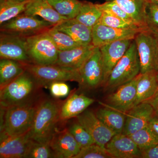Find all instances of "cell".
<instances>
[{
	"label": "cell",
	"mask_w": 158,
	"mask_h": 158,
	"mask_svg": "<svg viewBox=\"0 0 158 158\" xmlns=\"http://www.w3.org/2000/svg\"><path fill=\"white\" fill-rule=\"evenodd\" d=\"M157 78L158 81V69L157 71Z\"/></svg>",
	"instance_id": "cell-46"
},
{
	"label": "cell",
	"mask_w": 158,
	"mask_h": 158,
	"mask_svg": "<svg viewBox=\"0 0 158 158\" xmlns=\"http://www.w3.org/2000/svg\"><path fill=\"white\" fill-rule=\"evenodd\" d=\"M50 37L59 51H65L81 45L68 34L59 31L53 27L47 31Z\"/></svg>",
	"instance_id": "cell-32"
},
{
	"label": "cell",
	"mask_w": 158,
	"mask_h": 158,
	"mask_svg": "<svg viewBox=\"0 0 158 158\" xmlns=\"http://www.w3.org/2000/svg\"><path fill=\"white\" fill-rule=\"evenodd\" d=\"M148 27L153 33H158V4L148 3L146 10Z\"/></svg>",
	"instance_id": "cell-37"
},
{
	"label": "cell",
	"mask_w": 158,
	"mask_h": 158,
	"mask_svg": "<svg viewBox=\"0 0 158 158\" xmlns=\"http://www.w3.org/2000/svg\"><path fill=\"white\" fill-rule=\"evenodd\" d=\"M123 134L130 136L149 124L155 114L151 106L147 102L136 105L126 113Z\"/></svg>",
	"instance_id": "cell-13"
},
{
	"label": "cell",
	"mask_w": 158,
	"mask_h": 158,
	"mask_svg": "<svg viewBox=\"0 0 158 158\" xmlns=\"http://www.w3.org/2000/svg\"><path fill=\"white\" fill-rule=\"evenodd\" d=\"M56 158L50 142H38L33 140L26 158Z\"/></svg>",
	"instance_id": "cell-34"
},
{
	"label": "cell",
	"mask_w": 158,
	"mask_h": 158,
	"mask_svg": "<svg viewBox=\"0 0 158 158\" xmlns=\"http://www.w3.org/2000/svg\"><path fill=\"white\" fill-rule=\"evenodd\" d=\"M141 158H158V144L153 147L141 151Z\"/></svg>",
	"instance_id": "cell-38"
},
{
	"label": "cell",
	"mask_w": 158,
	"mask_h": 158,
	"mask_svg": "<svg viewBox=\"0 0 158 158\" xmlns=\"http://www.w3.org/2000/svg\"><path fill=\"white\" fill-rule=\"evenodd\" d=\"M102 13L98 4L83 1L81 7L75 19L85 25L92 28L98 23Z\"/></svg>",
	"instance_id": "cell-27"
},
{
	"label": "cell",
	"mask_w": 158,
	"mask_h": 158,
	"mask_svg": "<svg viewBox=\"0 0 158 158\" xmlns=\"http://www.w3.org/2000/svg\"><path fill=\"white\" fill-rule=\"evenodd\" d=\"M140 64L134 39L124 56L110 73L103 86L106 91H113L131 81L140 73Z\"/></svg>",
	"instance_id": "cell-4"
},
{
	"label": "cell",
	"mask_w": 158,
	"mask_h": 158,
	"mask_svg": "<svg viewBox=\"0 0 158 158\" xmlns=\"http://www.w3.org/2000/svg\"><path fill=\"white\" fill-rule=\"evenodd\" d=\"M95 47L91 44L81 45L65 51H59L55 64L65 68L80 70L93 52Z\"/></svg>",
	"instance_id": "cell-18"
},
{
	"label": "cell",
	"mask_w": 158,
	"mask_h": 158,
	"mask_svg": "<svg viewBox=\"0 0 158 158\" xmlns=\"http://www.w3.org/2000/svg\"><path fill=\"white\" fill-rule=\"evenodd\" d=\"M42 88L34 77L25 70L23 73L1 88V108L5 109L37 101L42 97Z\"/></svg>",
	"instance_id": "cell-1"
},
{
	"label": "cell",
	"mask_w": 158,
	"mask_h": 158,
	"mask_svg": "<svg viewBox=\"0 0 158 158\" xmlns=\"http://www.w3.org/2000/svg\"><path fill=\"white\" fill-rule=\"evenodd\" d=\"M54 27L68 34L82 45H88L92 42V28L80 23L75 18L65 20L54 26Z\"/></svg>",
	"instance_id": "cell-21"
},
{
	"label": "cell",
	"mask_w": 158,
	"mask_h": 158,
	"mask_svg": "<svg viewBox=\"0 0 158 158\" xmlns=\"http://www.w3.org/2000/svg\"><path fill=\"white\" fill-rule=\"evenodd\" d=\"M116 3L132 20L143 28L149 30L146 22L147 0H105Z\"/></svg>",
	"instance_id": "cell-23"
},
{
	"label": "cell",
	"mask_w": 158,
	"mask_h": 158,
	"mask_svg": "<svg viewBox=\"0 0 158 158\" xmlns=\"http://www.w3.org/2000/svg\"><path fill=\"white\" fill-rule=\"evenodd\" d=\"M129 136L141 151L158 144V136L148 126Z\"/></svg>",
	"instance_id": "cell-30"
},
{
	"label": "cell",
	"mask_w": 158,
	"mask_h": 158,
	"mask_svg": "<svg viewBox=\"0 0 158 158\" xmlns=\"http://www.w3.org/2000/svg\"><path fill=\"white\" fill-rule=\"evenodd\" d=\"M140 74L109 94L106 99V106L125 114L134 107L137 95V84Z\"/></svg>",
	"instance_id": "cell-11"
},
{
	"label": "cell",
	"mask_w": 158,
	"mask_h": 158,
	"mask_svg": "<svg viewBox=\"0 0 158 158\" xmlns=\"http://www.w3.org/2000/svg\"><path fill=\"white\" fill-rule=\"evenodd\" d=\"M154 34L155 35L156 40L157 44V46L158 49V33H155V34Z\"/></svg>",
	"instance_id": "cell-44"
},
{
	"label": "cell",
	"mask_w": 158,
	"mask_h": 158,
	"mask_svg": "<svg viewBox=\"0 0 158 158\" xmlns=\"http://www.w3.org/2000/svg\"><path fill=\"white\" fill-rule=\"evenodd\" d=\"M140 64V73L158 69V49L154 33L150 30L138 32L135 39Z\"/></svg>",
	"instance_id": "cell-8"
},
{
	"label": "cell",
	"mask_w": 158,
	"mask_h": 158,
	"mask_svg": "<svg viewBox=\"0 0 158 158\" xmlns=\"http://www.w3.org/2000/svg\"><path fill=\"white\" fill-rule=\"evenodd\" d=\"M98 23L117 29H130L138 31L149 30L141 27L133 21L123 19L104 12H103Z\"/></svg>",
	"instance_id": "cell-31"
},
{
	"label": "cell",
	"mask_w": 158,
	"mask_h": 158,
	"mask_svg": "<svg viewBox=\"0 0 158 158\" xmlns=\"http://www.w3.org/2000/svg\"><path fill=\"white\" fill-rule=\"evenodd\" d=\"M158 88L156 71L140 74L137 86L135 106L144 102L152 97Z\"/></svg>",
	"instance_id": "cell-25"
},
{
	"label": "cell",
	"mask_w": 158,
	"mask_h": 158,
	"mask_svg": "<svg viewBox=\"0 0 158 158\" xmlns=\"http://www.w3.org/2000/svg\"><path fill=\"white\" fill-rule=\"evenodd\" d=\"M69 93V87L64 81H60V98L64 97L68 95Z\"/></svg>",
	"instance_id": "cell-42"
},
{
	"label": "cell",
	"mask_w": 158,
	"mask_h": 158,
	"mask_svg": "<svg viewBox=\"0 0 158 158\" xmlns=\"http://www.w3.org/2000/svg\"><path fill=\"white\" fill-rule=\"evenodd\" d=\"M31 1L18 2L0 0V25L24 13Z\"/></svg>",
	"instance_id": "cell-28"
},
{
	"label": "cell",
	"mask_w": 158,
	"mask_h": 158,
	"mask_svg": "<svg viewBox=\"0 0 158 158\" xmlns=\"http://www.w3.org/2000/svg\"><path fill=\"white\" fill-rule=\"evenodd\" d=\"M94 100L84 94H71L60 108L59 117L60 121L77 117L87 110L94 102Z\"/></svg>",
	"instance_id": "cell-20"
},
{
	"label": "cell",
	"mask_w": 158,
	"mask_h": 158,
	"mask_svg": "<svg viewBox=\"0 0 158 158\" xmlns=\"http://www.w3.org/2000/svg\"><path fill=\"white\" fill-rule=\"evenodd\" d=\"M33 141L29 131L20 135L1 138L0 158H26Z\"/></svg>",
	"instance_id": "cell-17"
},
{
	"label": "cell",
	"mask_w": 158,
	"mask_h": 158,
	"mask_svg": "<svg viewBox=\"0 0 158 158\" xmlns=\"http://www.w3.org/2000/svg\"><path fill=\"white\" fill-rule=\"evenodd\" d=\"M98 5L103 12L112 15L123 19L133 21L129 15L114 2L112 1H106L104 3L98 4Z\"/></svg>",
	"instance_id": "cell-36"
},
{
	"label": "cell",
	"mask_w": 158,
	"mask_h": 158,
	"mask_svg": "<svg viewBox=\"0 0 158 158\" xmlns=\"http://www.w3.org/2000/svg\"><path fill=\"white\" fill-rule=\"evenodd\" d=\"M56 158H74L81 148L68 128L56 130L50 141Z\"/></svg>",
	"instance_id": "cell-16"
},
{
	"label": "cell",
	"mask_w": 158,
	"mask_h": 158,
	"mask_svg": "<svg viewBox=\"0 0 158 158\" xmlns=\"http://www.w3.org/2000/svg\"><path fill=\"white\" fill-rule=\"evenodd\" d=\"M0 58L21 63H31L28 53L26 37L1 32Z\"/></svg>",
	"instance_id": "cell-10"
},
{
	"label": "cell",
	"mask_w": 158,
	"mask_h": 158,
	"mask_svg": "<svg viewBox=\"0 0 158 158\" xmlns=\"http://www.w3.org/2000/svg\"><path fill=\"white\" fill-rule=\"evenodd\" d=\"M54 25L36 16L23 13L17 17L1 25L3 33L28 37L46 32Z\"/></svg>",
	"instance_id": "cell-7"
},
{
	"label": "cell",
	"mask_w": 158,
	"mask_h": 158,
	"mask_svg": "<svg viewBox=\"0 0 158 158\" xmlns=\"http://www.w3.org/2000/svg\"><path fill=\"white\" fill-rule=\"evenodd\" d=\"M26 40L31 63L38 65L55 64L59 50L47 31L26 37Z\"/></svg>",
	"instance_id": "cell-6"
},
{
	"label": "cell",
	"mask_w": 158,
	"mask_h": 158,
	"mask_svg": "<svg viewBox=\"0 0 158 158\" xmlns=\"http://www.w3.org/2000/svg\"><path fill=\"white\" fill-rule=\"evenodd\" d=\"M141 31L115 28L98 23L92 28L91 44L95 47H100L122 40H134L136 34Z\"/></svg>",
	"instance_id": "cell-14"
},
{
	"label": "cell",
	"mask_w": 158,
	"mask_h": 158,
	"mask_svg": "<svg viewBox=\"0 0 158 158\" xmlns=\"http://www.w3.org/2000/svg\"><path fill=\"white\" fill-rule=\"evenodd\" d=\"M133 40L131 39L122 40L99 47L101 52L103 65L104 85L106 81L113 68L126 52Z\"/></svg>",
	"instance_id": "cell-15"
},
{
	"label": "cell",
	"mask_w": 158,
	"mask_h": 158,
	"mask_svg": "<svg viewBox=\"0 0 158 158\" xmlns=\"http://www.w3.org/2000/svg\"><path fill=\"white\" fill-rule=\"evenodd\" d=\"M79 85L84 89L91 90L103 86L104 73L100 48L95 47L91 56L79 70Z\"/></svg>",
	"instance_id": "cell-9"
},
{
	"label": "cell",
	"mask_w": 158,
	"mask_h": 158,
	"mask_svg": "<svg viewBox=\"0 0 158 158\" xmlns=\"http://www.w3.org/2000/svg\"><path fill=\"white\" fill-rule=\"evenodd\" d=\"M62 104L52 99L43 98L29 131L31 139L38 142H50L60 121L59 113Z\"/></svg>",
	"instance_id": "cell-3"
},
{
	"label": "cell",
	"mask_w": 158,
	"mask_h": 158,
	"mask_svg": "<svg viewBox=\"0 0 158 158\" xmlns=\"http://www.w3.org/2000/svg\"><path fill=\"white\" fill-rule=\"evenodd\" d=\"M106 148L96 144H91L81 148L80 152L74 158H111Z\"/></svg>",
	"instance_id": "cell-35"
},
{
	"label": "cell",
	"mask_w": 158,
	"mask_h": 158,
	"mask_svg": "<svg viewBox=\"0 0 158 158\" xmlns=\"http://www.w3.org/2000/svg\"><path fill=\"white\" fill-rule=\"evenodd\" d=\"M24 13L33 16H39L55 26L68 19L63 17L49 3L48 0H31Z\"/></svg>",
	"instance_id": "cell-22"
},
{
	"label": "cell",
	"mask_w": 158,
	"mask_h": 158,
	"mask_svg": "<svg viewBox=\"0 0 158 158\" xmlns=\"http://www.w3.org/2000/svg\"><path fill=\"white\" fill-rule=\"evenodd\" d=\"M10 1H15V2H23L28 1V0H10Z\"/></svg>",
	"instance_id": "cell-45"
},
{
	"label": "cell",
	"mask_w": 158,
	"mask_h": 158,
	"mask_svg": "<svg viewBox=\"0 0 158 158\" xmlns=\"http://www.w3.org/2000/svg\"><path fill=\"white\" fill-rule=\"evenodd\" d=\"M68 129L81 148L95 143L88 131L77 121L71 125Z\"/></svg>",
	"instance_id": "cell-33"
},
{
	"label": "cell",
	"mask_w": 158,
	"mask_h": 158,
	"mask_svg": "<svg viewBox=\"0 0 158 158\" xmlns=\"http://www.w3.org/2000/svg\"><path fill=\"white\" fill-rule=\"evenodd\" d=\"M148 126L158 136V115L155 113L151 119Z\"/></svg>",
	"instance_id": "cell-41"
},
{
	"label": "cell",
	"mask_w": 158,
	"mask_h": 158,
	"mask_svg": "<svg viewBox=\"0 0 158 158\" xmlns=\"http://www.w3.org/2000/svg\"><path fill=\"white\" fill-rule=\"evenodd\" d=\"M51 94L55 98H60V81H56L51 83L48 86Z\"/></svg>",
	"instance_id": "cell-39"
},
{
	"label": "cell",
	"mask_w": 158,
	"mask_h": 158,
	"mask_svg": "<svg viewBox=\"0 0 158 158\" xmlns=\"http://www.w3.org/2000/svg\"><path fill=\"white\" fill-rule=\"evenodd\" d=\"M51 6L63 17L73 19L78 14L83 3L79 0H48Z\"/></svg>",
	"instance_id": "cell-29"
},
{
	"label": "cell",
	"mask_w": 158,
	"mask_h": 158,
	"mask_svg": "<svg viewBox=\"0 0 158 158\" xmlns=\"http://www.w3.org/2000/svg\"><path fill=\"white\" fill-rule=\"evenodd\" d=\"M25 71L21 62L2 59L0 61V88H3Z\"/></svg>",
	"instance_id": "cell-26"
},
{
	"label": "cell",
	"mask_w": 158,
	"mask_h": 158,
	"mask_svg": "<svg viewBox=\"0 0 158 158\" xmlns=\"http://www.w3.org/2000/svg\"><path fill=\"white\" fill-rule=\"evenodd\" d=\"M145 102L149 103L152 106L156 114L158 115V88L152 97Z\"/></svg>",
	"instance_id": "cell-40"
},
{
	"label": "cell",
	"mask_w": 158,
	"mask_h": 158,
	"mask_svg": "<svg viewBox=\"0 0 158 158\" xmlns=\"http://www.w3.org/2000/svg\"><path fill=\"white\" fill-rule=\"evenodd\" d=\"M105 148L112 158H141V149L129 136L123 134L115 135Z\"/></svg>",
	"instance_id": "cell-19"
},
{
	"label": "cell",
	"mask_w": 158,
	"mask_h": 158,
	"mask_svg": "<svg viewBox=\"0 0 158 158\" xmlns=\"http://www.w3.org/2000/svg\"><path fill=\"white\" fill-rule=\"evenodd\" d=\"M95 113L98 118L115 135L122 134L126 118L125 113L107 106L99 108Z\"/></svg>",
	"instance_id": "cell-24"
},
{
	"label": "cell",
	"mask_w": 158,
	"mask_h": 158,
	"mask_svg": "<svg viewBox=\"0 0 158 158\" xmlns=\"http://www.w3.org/2000/svg\"><path fill=\"white\" fill-rule=\"evenodd\" d=\"M25 69L34 77L42 87H48L52 82H80L79 70L65 68L60 65H38L32 63H22Z\"/></svg>",
	"instance_id": "cell-5"
},
{
	"label": "cell",
	"mask_w": 158,
	"mask_h": 158,
	"mask_svg": "<svg viewBox=\"0 0 158 158\" xmlns=\"http://www.w3.org/2000/svg\"><path fill=\"white\" fill-rule=\"evenodd\" d=\"M148 3H155L158 4V0H147Z\"/></svg>",
	"instance_id": "cell-43"
},
{
	"label": "cell",
	"mask_w": 158,
	"mask_h": 158,
	"mask_svg": "<svg viewBox=\"0 0 158 158\" xmlns=\"http://www.w3.org/2000/svg\"><path fill=\"white\" fill-rule=\"evenodd\" d=\"M43 98L30 103L1 108V138L20 135L29 131Z\"/></svg>",
	"instance_id": "cell-2"
},
{
	"label": "cell",
	"mask_w": 158,
	"mask_h": 158,
	"mask_svg": "<svg viewBox=\"0 0 158 158\" xmlns=\"http://www.w3.org/2000/svg\"><path fill=\"white\" fill-rule=\"evenodd\" d=\"M77 121L85 128L94 142L104 148L115 134L107 127L95 113L86 110L77 117Z\"/></svg>",
	"instance_id": "cell-12"
}]
</instances>
